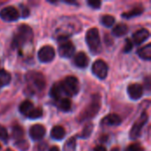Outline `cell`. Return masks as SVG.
<instances>
[{
  "mask_svg": "<svg viewBox=\"0 0 151 151\" xmlns=\"http://www.w3.org/2000/svg\"><path fill=\"white\" fill-rule=\"evenodd\" d=\"M33 40V31L32 28L25 24L19 27L13 37V45L15 47H20L29 42Z\"/></svg>",
  "mask_w": 151,
  "mask_h": 151,
  "instance_id": "cell-1",
  "label": "cell"
},
{
  "mask_svg": "<svg viewBox=\"0 0 151 151\" xmlns=\"http://www.w3.org/2000/svg\"><path fill=\"white\" fill-rule=\"evenodd\" d=\"M86 42L90 51L93 54H98L101 51L102 44L98 29L96 27L90 28L86 34Z\"/></svg>",
  "mask_w": 151,
  "mask_h": 151,
  "instance_id": "cell-2",
  "label": "cell"
},
{
  "mask_svg": "<svg viewBox=\"0 0 151 151\" xmlns=\"http://www.w3.org/2000/svg\"><path fill=\"white\" fill-rule=\"evenodd\" d=\"M63 93L68 96H73L78 94L80 90V83L76 77L68 76L63 81L60 82Z\"/></svg>",
  "mask_w": 151,
  "mask_h": 151,
  "instance_id": "cell-3",
  "label": "cell"
},
{
  "mask_svg": "<svg viewBox=\"0 0 151 151\" xmlns=\"http://www.w3.org/2000/svg\"><path fill=\"white\" fill-rule=\"evenodd\" d=\"M27 80L28 81L29 86L38 91L42 90L46 84L44 76L37 72H29L27 74Z\"/></svg>",
  "mask_w": 151,
  "mask_h": 151,
  "instance_id": "cell-4",
  "label": "cell"
},
{
  "mask_svg": "<svg viewBox=\"0 0 151 151\" xmlns=\"http://www.w3.org/2000/svg\"><path fill=\"white\" fill-rule=\"evenodd\" d=\"M100 97L98 95H96L93 96L91 104L85 109V111L82 112V119H91L95 117L97 112L100 110Z\"/></svg>",
  "mask_w": 151,
  "mask_h": 151,
  "instance_id": "cell-5",
  "label": "cell"
},
{
  "mask_svg": "<svg viewBox=\"0 0 151 151\" xmlns=\"http://www.w3.org/2000/svg\"><path fill=\"white\" fill-rule=\"evenodd\" d=\"M92 72L96 77L101 80H104L108 74V65L104 60L98 59L94 62L92 65Z\"/></svg>",
  "mask_w": 151,
  "mask_h": 151,
  "instance_id": "cell-6",
  "label": "cell"
},
{
  "mask_svg": "<svg viewBox=\"0 0 151 151\" xmlns=\"http://www.w3.org/2000/svg\"><path fill=\"white\" fill-rule=\"evenodd\" d=\"M19 13L13 6H6L0 11V18L7 22L15 21L19 19Z\"/></svg>",
  "mask_w": 151,
  "mask_h": 151,
  "instance_id": "cell-7",
  "label": "cell"
},
{
  "mask_svg": "<svg viewBox=\"0 0 151 151\" xmlns=\"http://www.w3.org/2000/svg\"><path fill=\"white\" fill-rule=\"evenodd\" d=\"M147 121H148V115L146 112H143L139 118V119L134 123V125L133 126L130 131V137L132 139H137L140 136L142 129L144 127V125L147 123Z\"/></svg>",
  "mask_w": 151,
  "mask_h": 151,
  "instance_id": "cell-8",
  "label": "cell"
},
{
  "mask_svg": "<svg viewBox=\"0 0 151 151\" xmlns=\"http://www.w3.org/2000/svg\"><path fill=\"white\" fill-rule=\"evenodd\" d=\"M39 60L42 63L51 62L55 58V50L50 45H45L40 49L38 51Z\"/></svg>",
  "mask_w": 151,
  "mask_h": 151,
  "instance_id": "cell-9",
  "label": "cell"
},
{
  "mask_svg": "<svg viewBox=\"0 0 151 151\" xmlns=\"http://www.w3.org/2000/svg\"><path fill=\"white\" fill-rule=\"evenodd\" d=\"M75 51V47L70 41H63L58 46V54L62 58H71Z\"/></svg>",
  "mask_w": 151,
  "mask_h": 151,
  "instance_id": "cell-10",
  "label": "cell"
},
{
  "mask_svg": "<svg viewBox=\"0 0 151 151\" xmlns=\"http://www.w3.org/2000/svg\"><path fill=\"white\" fill-rule=\"evenodd\" d=\"M127 93L131 99L133 100H138L142 96L143 94V88L142 85L138 83H134L128 86L127 88Z\"/></svg>",
  "mask_w": 151,
  "mask_h": 151,
  "instance_id": "cell-11",
  "label": "cell"
},
{
  "mask_svg": "<svg viewBox=\"0 0 151 151\" xmlns=\"http://www.w3.org/2000/svg\"><path fill=\"white\" fill-rule=\"evenodd\" d=\"M45 133H46L45 127L42 125H39V124L32 126L29 130V135L35 141H39L42 139L43 136L45 135Z\"/></svg>",
  "mask_w": 151,
  "mask_h": 151,
  "instance_id": "cell-12",
  "label": "cell"
},
{
  "mask_svg": "<svg viewBox=\"0 0 151 151\" xmlns=\"http://www.w3.org/2000/svg\"><path fill=\"white\" fill-rule=\"evenodd\" d=\"M149 37H150V31L146 28L139 29L133 35V39L135 44H141L144 42Z\"/></svg>",
  "mask_w": 151,
  "mask_h": 151,
  "instance_id": "cell-13",
  "label": "cell"
},
{
  "mask_svg": "<svg viewBox=\"0 0 151 151\" xmlns=\"http://www.w3.org/2000/svg\"><path fill=\"white\" fill-rule=\"evenodd\" d=\"M121 122H122L121 118L119 115L115 113H111L103 119L102 125L103 126H119L121 124Z\"/></svg>",
  "mask_w": 151,
  "mask_h": 151,
  "instance_id": "cell-14",
  "label": "cell"
},
{
  "mask_svg": "<svg viewBox=\"0 0 151 151\" xmlns=\"http://www.w3.org/2000/svg\"><path fill=\"white\" fill-rule=\"evenodd\" d=\"M74 64L76 66L81 67V68H84L88 65V58L87 57V55L84 52H79L75 55L74 57Z\"/></svg>",
  "mask_w": 151,
  "mask_h": 151,
  "instance_id": "cell-15",
  "label": "cell"
},
{
  "mask_svg": "<svg viewBox=\"0 0 151 151\" xmlns=\"http://www.w3.org/2000/svg\"><path fill=\"white\" fill-rule=\"evenodd\" d=\"M63 94L64 93H63V90H62L60 82L55 83L52 86V88L50 89V96L52 98H54L55 100H58V101L61 99V96H62Z\"/></svg>",
  "mask_w": 151,
  "mask_h": 151,
  "instance_id": "cell-16",
  "label": "cell"
},
{
  "mask_svg": "<svg viewBox=\"0 0 151 151\" xmlns=\"http://www.w3.org/2000/svg\"><path fill=\"white\" fill-rule=\"evenodd\" d=\"M50 135L55 140H62L65 136V130L60 126H56L52 128Z\"/></svg>",
  "mask_w": 151,
  "mask_h": 151,
  "instance_id": "cell-17",
  "label": "cell"
},
{
  "mask_svg": "<svg viewBox=\"0 0 151 151\" xmlns=\"http://www.w3.org/2000/svg\"><path fill=\"white\" fill-rule=\"evenodd\" d=\"M138 55L141 58L144 60H150L151 59V44L149 43L144 47L141 48L138 50Z\"/></svg>",
  "mask_w": 151,
  "mask_h": 151,
  "instance_id": "cell-18",
  "label": "cell"
},
{
  "mask_svg": "<svg viewBox=\"0 0 151 151\" xmlns=\"http://www.w3.org/2000/svg\"><path fill=\"white\" fill-rule=\"evenodd\" d=\"M128 32V27L126 24L120 23L118 24L116 27H114V28L112 29V34L117 36V37H120L125 35Z\"/></svg>",
  "mask_w": 151,
  "mask_h": 151,
  "instance_id": "cell-19",
  "label": "cell"
},
{
  "mask_svg": "<svg viewBox=\"0 0 151 151\" xmlns=\"http://www.w3.org/2000/svg\"><path fill=\"white\" fill-rule=\"evenodd\" d=\"M142 12H143V8H142V7H134L131 11L122 13V17L126 18V19H131V18L141 15Z\"/></svg>",
  "mask_w": 151,
  "mask_h": 151,
  "instance_id": "cell-20",
  "label": "cell"
},
{
  "mask_svg": "<svg viewBox=\"0 0 151 151\" xmlns=\"http://www.w3.org/2000/svg\"><path fill=\"white\" fill-rule=\"evenodd\" d=\"M34 108V105H33V103L29 100H26L24 102H22L19 105V111L22 113V114H25V115H27L28 112Z\"/></svg>",
  "mask_w": 151,
  "mask_h": 151,
  "instance_id": "cell-21",
  "label": "cell"
},
{
  "mask_svg": "<svg viewBox=\"0 0 151 151\" xmlns=\"http://www.w3.org/2000/svg\"><path fill=\"white\" fill-rule=\"evenodd\" d=\"M11 81V75L5 70H0V88L6 86Z\"/></svg>",
  "mask_w": 151,
  "mask_h": 151,
  "instance_id": "cell-22",
  "label": "cell"
},
{
  "mask_svg": "<svg viewBox=\"0 0 151 151\" xmlns=\"http://www.w3.org/2000/svg\"><path fill=\"white\" fill-rule=\"evenodd\" d=\"M58 107L63 111H69L72 107V102L70 99H68L66 97L61 98L58 102Z\"/></svg>",
  "mask_w": 151,
  "mask_h": 151,
  "instance_id": "cell-23",
  "label": "cell"
},
{
  "mask_svg": "<svg viewBox=\"0 0 151 151\" xmlns=\"http://www.w3.org/2000/svg\"><path fill=\"white\" fill-rule=\"evenodd\" d=\"M76 150V139L74 137L69 138L64 145V151Z\"/></svg>",
  "mask_w": 151,
  "mask_h": 151,
  "instance_id": "cell-24",
  "label": "cell"
},
{
  "mask_svg": "<svg viewBox=\"0 0 151 151\" xmlns=\"http://www.w3.org/2000/svg\"><path fill=\"white\" fill-rule=\"evenodd\" d=\"M42 109L40 108V107H37V108H33L29 112L28 114L27 115L29 119H39L42 116Z\"/></svg>",
  "mask_w": 151,
  "mask_h": 151,
  "instance_id": "cell-25",
  "label": "cell"
},
{
  "mask_svg": "<svg viewBox=\"0 0 151 151\" xmlns=\"http://www.w3.org/2000/svg\"><path fill=\"white\" fill-rule=\"evenodd\" d=\"M23 134H24V131L20 127L17 126V127H13V129H12V137L15 140H17V142L21 140V138L23 137Z\"/></svg>",
  "mask_w": 151,
  "mask_h": 151,
  "instance_id": "cell-26",
  "label": "cell"
},
{
  "mask_svg": "<svg viewBox=\"0 0 151 151\" xmlns=\"http://www.w3.org/2000/svg\"><path fill=\"white\" fill-rule=\"evenodd\" d=\"M101 22H102L105 27H111V26L114 24L115 19H114V17L111 16V15H104V16H103V18L101 19Z\"/></svg>",
  "mask_w": 151,
  "mask_h": 151,
  "instance_id": "cell-27",
  "label": "cell"
},
{
  "mask_svg": "<svg viewBox=\"0 0 151 151\" xmlns=\"http://www.w3.org/2000/svg\"><path fill=\"white\" fill-rule=\"evenodd\" d=\"M92 131H93V124L92 123H88L84 127V129H83L81 134L80 135V137H81V138H88V137L90 136Z\"/></svg>",
  "mask_w": 151,
  "mask_h": 151,
  "instance_id": "cell-28",
  "label": "cell"
},
{
  "mask_svg": "<svg viewBox=\"0 0 151 151\" xmlns=\"http://www.w3.org/2000/svg\"><path fill=\"white\" fill-rule=\"evenodd\" d=\"M0 139L6 142L8 140V132L4 127L0 125Z\"/></svg>",
  "mask_w": 151,
  "mask_h": 151,
  "instance_id": "cell-29",
  "label": "cell"
},
{
  "mask_svg": "<svg viewBox=\"0 0 151 151\" xmlns=\"http://www.w3.org/2000/svg\"><path fill=\"white\" fill-rule=\"evenodd\" d=\"M126 151H143V149H142V147L141 145L134 143V144H132V145L128 146L127 148Z\"/></svg>",
  "mask_w": 151,
  "mask_h": 151,
  "instance_id": "cell-30",
  "label": "cell"
},
{
  "mask_svg": "<svg viewBox=\"0 0 151 151\" xmlns=\"http://www.w3.org/2000/svg\"><path fill=\"white\" fill-rule=\"evenodd\" d=\"M101 1H98V0H90L88 2V4L89 6H91L92 8H95V9H98L100 8L101 6Z\"/></svg>",
  "mask_w": 151,
  "mask_h": 151,
  "instance_id": "cell-31",
  "label": "cell"
},
{
  "mask_svg": "<svg viewBox=\"0 0 151 151\" xmlns=\"http://www.w3.org/2000/svg\"><path fill=\"white\" fill-rule=\"evenodd\" d=\"M132 48H133L132 42L129 39H127V41H126V46L124 47V51L125 52H129V51H131Z\"/></svg>",
  "mask_w": 151,
  "mask_h": 151,
  "instance_id": "cell-32",
  "label": "cell"
},
{
  "mask_svg": "<svg viewBox=\"0 0 151 151\" xmlns=\"http://www.w3.org/2000/svg\"><path fill=\"white\" fill-rule=\"evenodd\" d=\"M94 151H107V150H106V149H105L104 146H97V147H96V148H95Z\"/></svg>",
  "mask_w": 151,
  "mask_h": 151,
  "instance_id": "cell-33",
  "label": "cell"
},
{
  "mask_svg": "<svg viewBox=\"0 0 151 151\" xmlns=\"http://www.w3.org/2000/svg\"><path fill=\"white\" fill-rule=\"evenodd\" d=\"M50 151H59V150H58V147L54 146V147H52V148L50 150Z\"/></svg>",
  "mask_w": 151,
  "mask_h": 151,
  "instance_id": "cell-34",
  "label": "cell"
},
{
  "mask_svg": "<svg viewBox=\"0 0 151 151\" xmlns=\"http://www.w3.org/2000/svg\"><path fill=\"white\" fill-rule=\"evenodd\" d=\"M5 151H13V150H10V149H9V150H6Z\"/></svg>",
  "mask_w": 151,
  "mask_h": 151,
  "instance_id": "cell-35",
  "label": "cell"
}]
</instances>
